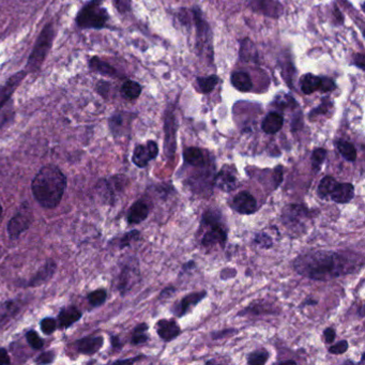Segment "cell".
Wrapping results in <instances>:
<instances>
[{"instance_id": "obj_1", "label": "cell", "mask_w": 365, "mask_h": 365, "mask_svg": "<svg viewBox=\"0 0 365 365\" xmlns=\"http://www.w3.org/2000/svg\"><path fill=\"white\" fill-rule=\"evenodd\" d=\"M292 265L301 277L315 281H329L356 273L362 268L363 261L348 253L314 251L299 255Z\"/></svg>"}, {"instance_id": "obj_2", "label": "cell", "mask_w": 365, "mask_h": 365, "mask_svg": "<svg viewBox=\"0 0 365 365\" xmlns=\"http://www.w3.org/2000/svg\"><path fill=\"white\" fill-rule=\"evenodd\" d=\"M66 189V176L53 164L43 166L31 184L33 197L45 209L56 208L61 202Z\"/></svg>"}, {"instance_id": "obj_3", "label": "cell", "mask_w": 365, "mask_h": 365, "mask_svg": "<svg viewBox=\"0 0 365 365\" xmlns=\"http://www.w3.org/2000/svg\"><path fill=\"white\" fill-rule=\"evenodd\" d=\"M202 223L208 228L203 236L202 246L213 248L221 246L223 248L227 241V228L221 220V213L217 210H207L203 215Z\"/></svg>"}, {"instance_id": "obj_4", "label": "cell", "mask_w": 365, "mask_h": 365, "mask_svg": "<svg viewBox=\"0 0 365 365\" xmlns=\"http://www.w3.org/2000/svg\"><path fill=\"white\" fill-rule=\"evenodd\" d=\"M54 39L53 27L51 25H47L42 32L40 33L38 40H37L36 45L33 47L32 53L29 57L28 64H27V69L29 71H37L40 68L41 64L44 61L47 53L52 47V42Z\"/></svg>"}, {"instance_id": "obj_5", "label": "cell", "mask_w": 365, "mask_h": 365, "mask_svg": "<svg viewBox=\"0 0 365 365\" xmlns=\"http://www.w3.org/2000/svg\"><path fill=\"white\" fill-rule=\"evenodd\" d=\"M109 20V13L100 7L99 0H93L83 8L78 16V24L83 28H102Z\"/></svg>"}, {"instance_id": "obj_6", "label": "cell", "mask_w": 365, "mask_h": 365, "mask_svg": "<svg viewBox=\"0 0 365 365\" xmlns=\"http://www.w3.org/2000/svg\"><path fill=\"white\" fill-rule=\"evenodd\" d=\"M33 222L32 208L28 203L20 205V209L8 223V234L11 239H18Z\"/></svg>"}, {"instance_id": "obj_7", "label": "cell", "mask_w": 365, "mask_h": 365, "mask_svg": "<svg viewBox=\"0 0 365 365\" xmlns=\"http://www.w3.org/2000/svg\"><path fill=\"white\" fill-rule=\"evenodd\" d=\"M159 155V147L153 140H149L146 145H138L133 151L132 162L140 169H144L151 160Z\"/></svg>"}, {"instance_id": "obj_8", "label": "cell", "mask_w": 365, "mask_h": 365, "mask_svg": "<svg viewBox=\"0 0 365 365\" xmlns=\"http://www.w3.org/2000/svg\"><path fill=\"white\" fill-rule=\"evenodd\" d=\"M232 208L240 215H253L257 210L256 199L248 191H242L232 199Z\"/></svg>"}, {"instance_id": "obj_9", "label": "cell", "mask_w": 365, "mask_h": 365, "mask_svg": "<svg viewBox=\"0 0 365 365\" xmlns=\"http://www.w3.org/2000/svg\"><path fill=\"white\" fill-rule=\"evenodd\" d=\"M207 292L205 290L198 292H192L186 294L180 301L176 302L172 308V312L177 317H182L188 314L193 308L197 306L203 299L206 298Z\"/></svg>"}, {"instance_id": "obj_10", "label": "cell", "mask_w": 365, "mask_h": 365, "mask_svg": "<svg viewBox=\"0 0 365 365\" xmlns=\"http://www.w3.org/2000/svg\"><path fill=\"white\" fill-rule=\"evenodd\" d=\"M308 215V209L301 205H288L283 210L282 220L287 227H298L304 223V217Z\"/></svg>"}, {"instance_id": "obj_11", "label": "cell", "mask_w": 365, "mask_h": 365, "mask_svg": "<svg viewBox=\"0 0 365 365\" xmlns=\"http://www.w3.org/2000/svg\"><path fill=\"white\" fill-rule=\"evenodd\" d=\"M213 184L215 186L223 191V192L229 193L232 191L236 190L238 186V179L236 174L234 173L232 169H222L220 173L217 174V176L213 180Z\"/></svg>"}, {"instance_id": "obj_12", "label": "cell", "mask_w": 365, "mask_h": 365, "mask_svg": "<svg viewBox=\"0 0 365 365\" xmlns=\"http://www.w3.org/2000/svg\"><path fill=\"white\" fill-rule=\"evenodd\" d=\"M157 333L163 341L172 342L181 333L179 325L174 319H161L157 323Z\"/></svg>"}, {"instance_id": "obj_13", "label": "cell", "mask_w": 365, "mask_h": 365, "mask_svg": "<svg viewBox=\"0 0 365 365\" xmlns=\"http://www.w3.org/2000/svg\"><path fill=\"white\" fill-rule=\"evenodd\" d=\"M194 18L197 27V47H198L199 51L205 52L207 47L210 49V29H209L207 23L203 20L199 11L195 12Z\"/></svg>"}, {"instance_id": "obj_14", "label": "cell", "mask_w": 365, "mask_h": 365, "mask_svg": "<svg viewBox=\"0 0 365 365\" xmlns=\"http://www.w3.org/2000/svg\"><path fill=\"white\" fill-rule=\"evenodd\" d=\"M149 213H150V206H149L148 203L144 199H140L128 209V215H126L128 223L131 225L142 223L148 217Z\"/></svg>"}, {"instance_id": "obj_15", "label": "cell", "mask_w": 365, "mask_h": 365, "mask_svg": "<svg viewBox=\"0 0 365 365\" xmlns=\"http://www.w3.org/2000/svg\"><path fill=\"white\" fill-rule=\"evenodd\" d=\"M332 201L337 204H347L354 197V186L352 184H335L330 194Z\"/></svg>"}, {"instance_id": "obj_16", "label": "cell", "mask_w": 365, "mask_h": 365, "mask_svg": "<svg viewBox=\"0 0 365 365\" xmlns=\"http://www.w3.org/2000/svg\"><path fill=\"white\" fill-rule=\"evenodd\" d=\"M56 269H57V265L55 261H49L42 268L39 269L38 273L36 275L30 280L28 283L29 287H37V286L42 285V284L47 283V281L53 277L55 275Z\"/></svg>"}, {"instance_id": "obj_17", "label": "cell", "mask_w": 365, "mask_h": 365, "mask_svg": "<svg viewBox=\"0 0 365 365\" xmlns=\"http://www.w3.org/2000/svg\"><path fill=\"white\" fill-rule=\"evenodd\" d=\"M103 342V337H87L76 342L74 346L80 354H93L102 348Z\"/></svg>"}, {"instance_id": "obj_18", "label": "cell", "mask_w": 365, "mask_h": 365, "mask_svg": "<svg viewBox=\"0 0 365 365\" xmlns=\"http://www.w3.org/2000/svg\"><path fill=\"white\" fill-rule=\"evenodd\" d=\"M136 273H138V268L134 267V263H128L124 265L119 277L120 294H126L132 287L133 284L136 283Z\"/></svg>"}, {"instance_id": "obj_19", "label": "cell", "mask_w": 365, "mask_h": 365, "mask_svg": "<svg viewBox=\"0 0 365 365\" xmlns=\"http://www.w3.org/2000/svg\"><path fill=\"white\" fill-rule=\"evenodd\" d=\"M82 316V312L78 309L74 308V306H68V308L62 309L60 311L59 315H58V327L66 329V328H69L70 325L76 323V321H80Z\"/></svg>"}, {"instance_id": "obj_20", "label": "cell", "mask_w": 365, "mask_h": 365, "mask_svg": "<svg viewBox=\"0 0 365 365\" xmlns=\"http://www.w3.org/2000/svg\"><path fill=\"white\" fill-rule=\"evenodd\" d=\"M103 182V186L97 184L101 190H105L107 193V196L109 198H113L118 194L121 193L124 189L126 188V179L124 176H114L111 179L101 180Z\"/></svg>"}, {"instance_id": "obj_21", "label": "cell", "mask_w": 365, "mask_h": 365, "mask_svg": "<svg viewBox=\"0 0 365 365\" xmlns=\"http://www.w3.org/2000/svg\"><path fill=\"white\" fill-rule=\"evenodd\" d=\"M166 152L173 157L176 149V122L174 116H167L165 121Z\"/></svg>"}, {"instance_id": "obj_22", "label": "cell", "mask_w": 365, "mask_h": 365, "mask_svg": "<svg viewBox=\"0 0 365 365\" xmlns=\"http://www.w3.org/2000/svg\"><path fill=\"white\" fill-rule=\"evenodd\" d=\"M184 162L189 165L194 166V167H205L207 164L206 157H205L204 151L202 149L196 148V147H189L184 151Z\"/></svg>"}, {"instance_id": "obj_23", "label": "cell", "mask_w": 365, "mask_h": 365, "mask_svg": "<svg viewBox=\"0 0 365 365\" xmlns=\"http://www.w3.org/2000/svg\"><path fill=\"white\" fill-rule=\"evenodd\" d=\"M253 4L256 6L255 9L261 10V13L265 16L279 18L283 11L281 4L277 3V0H254Z\"/></svg>"}, {"instance_id": "obj_24", "label": "cell", "mask_w": 365, "mask_h": 365, "mask_svg": "<svg viewBox=\"0 0 365 365\" xmlns=\"http://www.w3.org/2000/svg\"><path fill=\"white\" fill-rule=\"evenodd\" d=\"M283 116L281 114L273 112V113L268 114L267 117L263 119V124H261V128L267 134H275V133L279 132L283 128Z\"/></svg>"}, {"instance_id": "obj_25", "label": "cell", "mask_w": 365, "mask_h": 365, "mask_svg": "<svg viewBox=\"0 0 365 365\" xmlns=\"http://www.w3.org/2000/svg\"><path fill=\"white\" fill-rule=\"evenodd\" d=\"M24 76V72H20V73H18L16 76H12V78L8 80L7 84H6L3 88L0 89V109L5 107L6 103L8 102V100L10 99V97H11L12 93L16 90L18 84L22 82Z\"/></svg>"}, {"instance_id": "obj_26", "label": "cell", "mask_w": 365, "mask_h": 365, "mask_svg": "<svg viewBox=\"0 0 365 365\" xmlns=\"http://www.w3.org/2000/svg\"><path fill=\"white\" fill-rule=\"evenodd\" d=\"M20 306L18 300H11L0 306V328L9 323L20 312Z\"/></svg>"}, {"instance_id": "obj_27", "label": "cell", "mask_w": 365, "mask_h": 365, "mask_svg": "<svg viewBox=\"0 0 365 365\" xmlns=\"http://www.w3.org/2000/svg\"><path fill=\"white\" fill-rule=\"evenodd\" d=\"M232 84L237 90L248 92L252 89L253 83L249 74L244 72H236L232 76Z\"/></svg>"}, {"instance_id": "obj_28", "label": "cell", "mask_w": 365, "mask_h": 365, "mask_svg": "<svg viewBox=\"0 0 365 365\" xmlns=\"http://www.w3.org/2000/svg\"><path fill=\"white\" fill-rule=\"evenodd\" d=\"M300 86H301L302 92L306 93V95H311V93L319 90L321 78L314 76V74H306V76H302L301 80H300Z\"/></svg>"}, {"instance_id": "obj_29", "label": "cell", "mask_w": 365, "mask_h": 365, "mask_svg": "<svg viewBox=\"0 0 365 365\" xmlns=\"http://www.w3.org/2000/svg\"><path fill=\"white\" fill-rule=\"evenodd\" d=\"M140 93H142V87L138 83L128 80L122 85L121 95L124 99L132 101V100L138 99Z\"/></svg>"}, {"instance_id": "obj_30", "label": "cell", "mask_w": 365, "mask_h": 365, "mask_svg": "<svg viewBox=\"0 0 365 365\" xmlns=\"http://www.w3.org/2000/svg\"><path fill=\"white\" fill-rule=\"evenodd\" d=\"M337 146L342 157H343L346 161H356L358 153H357V149L354 148L352 143L346 142V140H339V142L337 143Z\"/></svg>"}, {"instance_id": "obj_31", "label": "cell", "mask_w": 365, "mask_h": 365, "mask_svg": "<svg viewBox=\"0 0 365 365\" xmlns=\"http://www.w3.org/2000/svg\"><path fill=\"white\" fill-rule=\"evenodd\" d=\"M337 184V180L331 176H325V178L321 180L319 182L318 189H317V193H318L321 198H327L331 194L332 190L335 188V184Z\"/></svg>"}, {"instance_id": "obj_32", "label": "cell", "mask_w": 365, "mask_h": 365, "mask_svg": "<svg viewBox=\"0 0 365 365\" xmlns=\"http://www.w3.org/2000/svg\"><path fill=\"white\" fill-rule=\"evenodd\" d=\"M148 330V325L146 323H140L133 331L132 337H131V344L132 345H142L148 341V335L146 331Z\"/></svg>"}, {"instance_id": "obj_33", "label": "cell", "mask_w": 365, "mask_h": 365, "mask_svg": "<svg viewBox=\"0 0 365 365\" xmlns=\"http://www.w3.org/2000/svg\"><path fill=\"white\" fill-rule=\"evenodd\" d=\"M91 69L95 71L100 72V73L104 74V76H115L116 70L113 66H109L107 62L101 61L97 57L92 58L90 61Z\"/></svg>"}, {"instance_id": "obj_34", "label": "cell", "mask_w": 365, "mask_h": 365, "mask_svg": "<svg viewBox=\"0 0 365 365\" xmlns=\"http://www.w3.org/2000/svg\"><path fill=\"white\" fill-rule=\"evenodd\" d=\"M198 83L199 88L202 90V92L209 93L215 89L219 83V78L217 76H207V78H199L197 80Z\"/></svg>"}, {"instance_id": "obj_35", "label": "cell", "mask_w": 365, "mask_h": 365, "mask_svg": "<svg viewBox=\"0 0 365 365\" xmlns=\"http://www.w3.org/2000/svg\"><path fill=\"white\" fill-rule=\"evenodd\" d=\"M327 157V150L323 148H317L313 151L312 157H311V162H312V169L314 172H319L321 165L325 162Z\"/></svg>"}, {"instance_id": "obj_36", "label": "cell", "mask_w": 365, "mask_h": 365, "mask_svg": "<svg viewBox=\"0 0 365 365\" xmlns=\"http://www.w3.org/2000/svg\"><path fill=\"white\" fill-rule=\"evenodd\" d=\"M107 292L105 289H97L90 292L87 297L88 302L92 306H101L107 301Z\"/></svg>"}, {"instance_id": "obj_37", "label": "cell", "mask_w": 365, "mask_h": 365, "mask_svg": "<svg viewBox=\"0 0 365 365\" xmlns=\"http://www.w3.org/2000/svg\"><path fill=\"white\" fill-rule=\"evenodd\" d=\"M269 359V354L267 350L265 349H259L256 350V352H252V354L249 356L248 358V364L250 365H263L267 363Z\"/></svg>"}, {"instance_id": "obj_38", "label": "cell", "mask_w": 365, "mask_h": 365, "mask_svg": "<svg viewBox=\"0 0 365 365\" xmlns=\"http://www.w3.org/2000/svg\"><path fill=\"white\" fill-rule=\"evenodd\" d=\"M140 237V232L138 230H131L130 232H126V235L120 239L119 248L124 249L126 246H130L132 242L138 241Z\"/></svg>"}, {"instance_id": "obj_39", "label": "cell", "mask_w": 365, "mask_h": 365, "mask_svg": "<svg viewBox=\"0 0 365 365\" xmlns=\"http://www.w3.org/2000/svg\"><path fill=\"white\" fill-rule=\"evenodd\" d=\"M255 54L256 53H255V47L253 43H251L249 40H244L241 45V51H240L242 59L246 60V61L254 59Z\"/></svg>"}, {"instance_id": "obj_40", "label": "cell", "mask_w": 365, "mask_h": 365, "mask_svg": "<svg viewBox=\"0 0 365 365\" xmlns=\"http://www.w3.org/2000/svg\"><path fill=\"white\" fill-rule=\"evenodd\" d=\"M26 339L29 345L33 349H41L43 347V341L36 331L30 330V331L27 332Z\"/></svg>"}, {"instance_id": "obj_41", "label": "cell", "mask_w": 365, "mask_h": 365, "mask_svg": "<svg viewBox=\"0 0 365 365\" xmlns=\"http://www.w3.org/2000/svg\"><path fill=\"white\" fill-rule=\"evenodd\" d=\"M40 327L45 335H53L58 327L57 321L51 318V317H47V318L42 319V321H41Z\"/></svg>"}, {"instance_id": "obj_42", "label": "cell", "mask_w": 365, "mask_h": 365, "mask_svg": "<svg viewBox=\"0 0 365 365\" xmlns=\"http://www.w3.org/2000/svg\"><path fill=\"white\" fill-rule=\"evenodd\" d=\"M254 242L263 249H270L273 246V239L265 232H257L254 237Z\"/></svg>"}, {"instance_id": "obj_43", "label": "cell", "mask_w": 365, "mask_h": 365, "mask_svg": "<svg viewBox=\"0 0 365 365\" xmlns=\"http://www.w3.org/2000/svg\"><path fill=\"white\" fill-rule=\"evenodd\" d=\"M348 347H349L348 342L344 340V341L339 342V343L335 344V345L330 346L328 350H329L330 354H343L347 352Z\"/></svg>"}, {"instance_id": "obj_44", "label": "cell", "mask_w": 365, "mask_h": 365, "mask_svg": "<svg viewBox=\"0 0 365 365\" xmlns=\"http://www.w3.org/2000/svg\"><path fill=\"white\" fill-rule=\"evenodd\" d=\"M54 359H55V352H43V354H41L40 356L38 357L36 363H38V364H49V363L53 362Z\"/></svg>"}, {"instance_id": "obj_45", "label": "cell", "mask_w": 365, "mask_h": 365, "mask_svg": "<svg viewBox=\"0 0 365 365\" xmlns=\"http://www.w3.org/2000/svg\"><path fill=\"white\" fill-rule=\"evenodd\" d=\"M335 88V82H333L331 78H321V87H319V90L323 91V92H328V91L333 90Z\"/></svg>"}, {"instance_id": "obj_46", "label": "cell", "mask_w": 365, "mask_h": 365, "mask_svg": "<svg viewBox=\"0 0 365 365\" xmlns=\"http://www.w3.org/2000/svg\"><path fill=\"white\" fill-rule=\"evenodd\" d=\"M273 180H275V188L280 186L283 181V166H277L273 173Z\"/></svg>"}, {"instance_id": "obj_47", "label": "cell", "mask_w": 365, "mask_h": 365, "mask_svg": "<svg viewBox=\"0 0 365 365\" xmlns=\"http://www.w3.org/2000/svg\"><path fill=\"white\" fill-rule=\"evenodd\" d=\"M115 5L120 13H124L130 10L131 0H115Z\"/></svg>"}, {"instance_id": "obj_48", "label": "cell", "mask_w": 365, "mask_h": 365, "mask_svg": "<svg viewBox=\"0 0 365 365\" xmlns=\"http://www.w3.org/2000/svg\"><path fill=\"white\" fill-rule=\"evenodd\" d=\"M335 337H337V333H335V330L333 328H327L323 331V337H325V343H332V342L335 341Z\"/></svg>"}, {"instance_id": "obj_49", "label": "cell", "mask_w": 365, "mask_h": 365, "mask_svg": "<svg viewBox=\"0 0 365 365\" xmlns=\"http://www.w3.org/2000/svg\"><path fill=\"white\" fill-rule=\"evenodd\" d=\"M11 363L9 354L5 348H0V365H8Z\"/></svg>"}, {"instance_id": "obj_50", "label": "cell", "mask_w": 365, "mask_h": 365, "mask_svg": "<svg viewBox=\"0 0 365 365\" xmlns=\"http://www.w3.org/2000/svg\"><path fill=\"white\" fill-rule=\"evenodd\" d=\"M143 357H144V356L136 357V358H134V359H128V360L116 361V363H134V362H138V361H140V359L143 358Z\"/></svg>"}, {"instance_id": "obj_51", "label": "cell", "mask_w": 365, "mask_h": 365, "mask_svg": "<svg viewBox=\"0 0 365 365\" xmlns=\"http://www.w3.org/2000/svg\"><path fill=\"white\" fill-rule=\"evenodd\" d=\"M357 57L359 58V66H360L361 69H364V55H363V54H360V55L357 56Z\"/></svg>"}, {"instance_id": "obj_52", "label": "cell", "mask_w": 365, "mask_h": 365, "mask_svg": "<svg viewBox=\"0 0 365 365\" xmlns=\"http://www.w3.org/2000/svg\"><path fill=\"white\" fill-rule=\"evenodd\" d=\"M112 343H113V346L115 348H120L121 347V344L119 343V340H118V337H112Z\"/></svg>"}, {"instance_id": "obj_53", "label": "cell", "mask_w": 365, "mask_h": 365, "mask_svg": "<svg viewBox=\"0 0 365 365\" xmlns=\"http://www.w3.org/2000/svg\"><path fill=\"white\" fill-rule=\"evenodd\" d=\"M304 304H306V306H308V304H312V306H314V304H317V301H314V300H308V301L304 302Z\"/></svg>"}, {"instance_id": "obj_54", "label": "cell", "mask_w": 365, "mask_h": 365, "mask_svg": "<svg viewBox=\"0 0 365 365\" xmlns=\"http://www.w3.org/2000/svg\"><path fill=\"white\" fill-rule=\"evenodd\" d=\"M1 215H3V206L0 204V217H1Z\"/></svg>"}]
</instances>
